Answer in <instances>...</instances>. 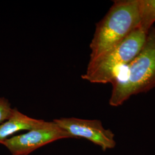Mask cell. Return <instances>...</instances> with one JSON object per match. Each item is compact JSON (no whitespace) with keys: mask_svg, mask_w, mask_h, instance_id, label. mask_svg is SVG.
Returning a JSON list of instances; mask_svg holds the SVG:
<instances>
[{"mask_svg":"<svg viewBox=\"0 0 155 155\" xmlns=\"http://www.w3.org/2000/svg\"><path fill=\"white\" fill-rule=\"evenodd\" d=\"M148 32L137 28L129 36L100 59L89 63L83 79L91 83H111L122 67L127 66L144 45Z\"/></svg>","mask_w":155,"mask_h":155,"instance_id":"cell-3","label":"cell"},{"mask_svg":"<svg viewBox=\"0 0 155 155\" xmlns=\"http://www.w3.org/2000/svg\"><path fill=\"white\" fill-rule=\"evenodd\" d=\"M70 138H72L71 135L54 121H47L43 127L12 136L1 144L5 147L12 155H29L47 144Z\"/></svg>","mask_w":155,"mask_h":155,"instance_id":"cell-4","label":"cell"},{"mask_svg":"<svg viewBox=\"0 0 155 155\" xmlns=\"http://www.w3.org/2000/svg\"><path fill=\"white\" fill-rule=\"evenodd\" d=\"M140 16V28L148 32L155 22V0H138Z\"/></svg>","mask_w":155,"mask_h":155,"instance_id":"cell-7","label":"cell"},{"mask_svg":"<svg viewBox=\"0 0 155 155\" xmlns=\"http://www.w3.org/2000/svg\"><path fill=\"white\" fill-rule=\"evenodd\" d=\"M47 121L28 116L17 108H13L11 115L5 122L0 124V144L15 133L21 130H30L43 127Z\"/></svg>","mask_w":155,"mask_h":155,"instance_id":"cell-6","label":"cell"},{"mask_svg":"<svg viewBox=\"0 0 155 155\" xmlns=\"http://www.w3.org/2000/svg\"><path fill=\"white\" fill-rule=\"evenodd\" d=\"M138 0L114 1L105 17L98 22L90 48L89 63L112 50L140 28Z\"/></svg>","mask_w":155,"mask_h":155,"instance_id":"cell-1","label":"cell"},{"mask_svg":"<svg viewBox=\"0 0 155 155\" xmlns=\"http://www.w3.org/2000/svg\"><path fill=\"white\" fill-rule=\"evenodd\" d=\"M53 121L72 138L86 139L104 151L113 149L116 145L114 134L104 127L100 120L69 117L54 119Z\"/></svg>","mask_w":155,"mask_h":155,"instance_id":"cell-5","label":"cell"},{"mask_svg":"<svg viewBox=\"0 0 155 155\" xmlns=\"http://www.w3.org/2000/svg\"><path fill=\"white\" fill-rule=\"evenodd\" d=\"M126 67L124 76L116 78L111 82V106L121 105L132 96L155 89V27L150 29L141 50Z\"/></svg>","mask_w":155,"mask_h":155,"instance_id":"cell-2","label":"cell"},{"mask_svg":"<svg viewBox=\"0 0 155 155\" xmlns=\"http://www.w3.org/2000/svg\"><path fill=\"white\" fill-rule=\"evenodd\" d=\"M13 108L9 101L5 98H0V124L5 122L11 115Z\"/></svg>","mask_w":155,"mask_h":155,"instance_id":"cell-8","label":"cell"}]
</instances>
